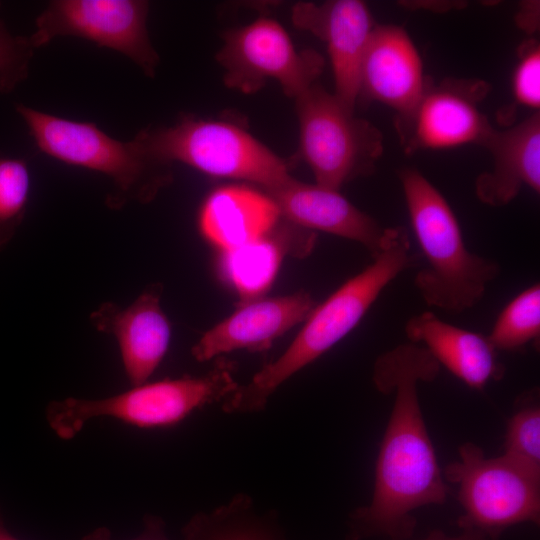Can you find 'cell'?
I'll return each instance as SVG.
<instances>
[{
	"instance_id": "obj_16",
	"label": "cell",
	"mask_w": 540,
	"mask_h": 540,
	"mask_svg": "<svg viewBox=\"0 0 540 540\" xmlns=\"http://www.w3.org/2000/svg\"><path fill=\"white\" fill-rule=\"evenodd\" d=\"M281 216L299 227L319 230L356 241L375 257L382 249L389 228L359 210L339 191L294 178L268 191Z\"/></svg>"
},
{
	"instance_id": "obj_15",
	"label": "cell",
	"mask_w": 540,
	"mask_h": 540,
	"mask_svg": "<svg viewBox=\"0 0 540 540\" xmlns=\"http://www.w3.org/2000/svg\"><path fill=\"white\" fill-rule=\"evenodd\" d=\"M315 307L314 299L305 291L248 302L206 331L191 354L203 362L235 350L263 351L306 320Z\"/></svg>"
},
{
	"instance_id": "obj_10",
	"label": "cell",
	"mask_w": 540,
	"mask_h": 540,
	"mask_svg": "<svg viewBox=\"0 0 540 540\" xmlns=\"http://www.w3.org/2000/svg\"><path fill=\"white\" fill-rule=\"evenodd\" d=\"M222 39L217 61L224 69V82L244 93L258 91L271 79L295 99L315 84L324 67L319 53L298 51L274 19L259 18L230 29Z\"/></svg>"
},
{
	"instance_id": "obj_26",
	"label": "cell",
	"mask_w": 540,
	"mask_h": 540,
	"mask_svg": "<svg viewBox=\"0 0 540 540\" xmlns=\"http://www.w3.org/2000/svg\"><path fill=\"white\" fill-rule=\"evenodd\" d=\"M512 91L516 102L538 110L540 107V47L534 39L519 50V60L513 72Z\"/></svg>"
},
{
	"instance_id": "obj_20",
	"label": "cell",
	"mask_w": 540,
	"mask_h": 540,
	"mask_svg": "<svg viewBox=\"0 0 540 540\" xmlns=\"http://www.w3.org/2000/svg\"><path fill=\"white\" fill-rule=\"evenodd\" d=\"M275 229V228H274ZM223 251L220 267L224 277L237 291L240 304L254 301L264 294L274 281L283 255L288 252L290 234L284 229Z\"/></svg>"
},
{
	"instance_id": "obj_7",
	"label": "cell",
	"mask_w": 540,
	"mask_h": 540,
	"mask_svg": "<svg viewBox=\"0 0 540 540\" xmlns=\"http://www.w3.org/2000/svg\"><path fill=\"white\" fill-rule=\"evenodd\" d=\"M444 476L458 486L462 529L478 530L498 540L512 525L539 524V469L505 454L486 458L481 447L467 442L459 447V460L445 467Z\"/></svg>"
},
{
	"instance_id": "obj_3",
	"label": "cell",
	"mask_w": 540,
	"mask_h": 540,
	"mask_svg": "<svg viewBox=\"0 0 540 540\" xmlns=\"http://www.w3.org/2000/svg\"><path fill=\"white\" fill-rule=\"evenodd\" d=\"M413 232L426 260L415 277L425 303L460 313L475 306L500 273L499 264L470 252L447 200L419 171L399 174Z\"/></svg>"
},
{
	"instance_id": "obj_11",
	"label": "cell",
	"mask_w": 540,
	"mask_h": 540,
	"mask_svg": "<svg viewBox=\"0 0 540 540\" xmlns=\"http://www.w3.org/2000/svg\"><path fill=\"white\" fill-rule=\"evenodd\" d=\"M488 92L489 85L479 79L430 82L416 106L407 115L396 117V130L406 153L482 145L493 129L479 108Z\"/></svg>"
},
{
	"instance_id": "obj_6",
	"label": "cell",
	"mask_w": 540,
	"mask_h": 540,
	"mask_svg": "<svg viewBox=\"0 0 540 540\" xmlns=\"http://www.w3.org/2000/svg\"><path fill=\"white\" fill-rule=\"evenodd\" d=\"M136 136L163 163L180 162L210 176L247 180L267 192L291 178L285 160L231 123L187 115L172 126L149 127Z\"/></svg>"
},
{
	"instance_id": "obj_14",
	"label": "cell",
	"mask_w": 540,
	"mask_h": 540,
	"mask_svg": "<svg viewBox=\"0 0 540 540\" xmlns=\"http://www.w3.org/2000/svg\"><path fill=\"white\" fill-rule=\"evenodd\" d=\"M430 82L408 33L394 25L374 26L361 65L359 98L385 104L402 117Z\"/></svg>"
},
{
	"instance_id": "obj_17",
	"label": "cell",
	"mask_w": 540,
	"mask_h": 540,
	"mask_svg": "<svg viewBox=\"0 0 540 540\" xmlns=\"http://www.w3.org/2000/svg\"><path fill=\"white\" fill-rule=\"evenodd\" d=\"M494 160L490 172L475 182L478 199L500 207L511 202L523 186L540 191V116H532L506 130H491L484 143Z\"/></svg>"
},
{
	"instance_id": "obj_19",
	"label": "cell",
	"mask_w": 540,
	"mask_h": 540,
	"mask_svg": "<svg viewBox=\"0 0 540 540\" xmlns=\"http://www.w3.org/2000/svg\"><path fill=\"white\" fill-rule=\"evenodd\" d=\"M280 217L270 196L227 186L207 197L199 214V228L207 240L227 251L267 235Z\"/></svg>"
},
{
	"instance_id": "obj_28",
	"label": "cell",
	"mask_w": 540,
	"mask_h": 540,
	"mask_svg": "<svg viewBox=\"0 0 540 540\" xmlns=\"http://www.w3.org/2000/svg\"><path fill=\"white\" fill-rule=\"evenodd\" d=\"M424 540H495L488 535L474 529H462L456 536H448L442 531L435 530Z\"/></svg>"
},
{
	"instance_id": "obj_22",
	"label": "cell",
	"mask_w": 540,
	"mask_h": 540,
	"mask_svg": "<svg viewBox=\"0 0 540 540\" xmlns=\"http://www.w3.org/2000/svg\"><path fill=\"white\" fill-rule=\"evenodd\" d=\"M540 335V286L533 284L513 298L496 319L488 340L496 351H515Z\"/></svg>"
},
{
	"instance_id": "obj_5",
	"label": "cell",
	"mask_w": 540,
	"mask_h": 540,
	"mask_svg": "<svg viewBox=\"0 0 540 540\" xmlns=\"http://www.w3.org/2000/svg\"><path fill=\"white\" fill-rule=\"evenodd\" d=\"M239 384L229 363L220 361L204 375L163 379L132 386L97 399L67 397L46 407V420L61 439L74 438L92 419L110 417L139 428L171 427L195 410L226 400Z\"/></svg>"
},
{
	"instance_id": "obj_30",
	"label": "cell",
	"mask_w": 540,
	"mask_h": 540,
	"mask_svg": "<svg viewBox=\"0 0 540 540\" xmlns=\"http://www.w3.org/2000/svg\"><path fill=\"white\" fill-rule=\"evenodd\" d=\"M0 540H18L12 536L4 527L0 517Z\"/></svg>"
},
{
	"instance_id": "obj_4",
	"label": "cell",
	"mask_w": 540,
	"mask_h": 540,
	"mask_svg": "<svg viewBox=\"0 0 540 540\" xmlns=\"http://www.w3.org/2000/svg\"><path fill=\"white\" fill-rule=\"evenodd\" d=\"M15 109L42 153L109 178L105 204L112 210L131 202L148 203L172 181L171 165L152 157L137 136L124 142L92 122L62 118L20 103Z\"/></svg>"
},
{
	"instance_id": "obj_13",
	"label": "cell",
	"mask_w": 540,
	"mask_h": 540,
	"mask_svg": "<svg viewBox=\"0 0 540 540\" xmlns=\"http://www.w3.org/2000/svg\"><path fill=\"white\" fill-rule=\"evenodd\" d=\"M161 293V284H151L129 305L103 302L89 317L97 331L117 341L132 386L148 381L170 345L171 325L161 307Z\"/></svg>"
},
{
	"instance_id": "obj_8",
	"label": "cell",
	"mask_w": 540,
	"mask_h": 540,
	"mask_svg": "<svg viewBox=\"0 0 540 540\" xmlns=\"http://www.w3.org/2000/svg\"><path fill=\"white\" fill-rule=\"evenodd\" d=\"M300 155L315 184L337 190L372 174L383 153V135L333 93L313 84L295 98Z\"/></svg>"
},
{
	"instance_id": "obj_9",
	"label": "cell",
	"mask_w": 540,
	"mask_h": 540,
	"mask_svg": "<svg viewBox=\"0 0 540 540\" xmlns=\"http://www.w3.org/2000/svg\"><path fill=\"white\" fill-rule=\"evenodd\" d=\"M149 3L142 0H54L38 15L29 40L34 48L56 37H77L126 56L154 77L159 55L147 29Z\"/></svg>"
},
{
	"instance_id": "obj_2",
	"label": "cell",
	"mask_w": 540,
	"mask_h": 540,
	"mask_svg": "<svg viewBox=\"0 0 540 540\" xmlns=\"http://www.w3.org/2000/svg\"><path fill=\"white\" fill-rule=\"evenodd\" d=\"M413 264L405 229L390 228L372 263L316 306L284 353L239 385L224 401L223 410L244 414L264 409L279 386L352 331L387 285Z\"/></svg>"
},
{
	"instance_id": "obj_21",
	"label": "cell",
	"mask_w": 540,
	"mask_h": 540,
	"mask_svg": "<svg viewBox=\"0 0 540 540\" xmlns=\"http://www.w3.org/2000/svg\"><path fill=\"white\" fill-rule=\"evenodd\" d=\"M182 540H285L275 524L254 510L251 498L234 496L213 511L194 515Z\"/></svg>"
},
{
	"instance_id": "obj_23",
	"label": "cell",
	"mask_w": 540,
	"mask_h": 540,
	"mask_svg": "<svg viewBox=\"0 0 540 540\" xmlns=\"http://www.w3.org/2000/svg\"><path fill=\"white\" fill-rule=\"evenodd\" d=\"M31 190L27 163L0 156V251L13 239L26 215Z\"/></svg>"
},
{
	"instance_id": "obj_1",
	"label": "cell",
	"mask_w": 540,
	"mask_h": 540,
	"mask_svg": "<svg viewBox=\"0 0 540 540\" xmlns=\"http://www.w3.org/2000/svg\"><path fill=\"white\" fill-rule=\"evenodd\" d=\"M439 363L423 346L403 343L375 362L373 382L382 393H395L394 405L380 446L369 505L351 514L349 540L384 535L408 538L416 525L415 509L443 504L449 489L422 416L418 384L433 381Z\"/></svg>"
},
{
	"instance_id": "obj_25",
	"label": "cell",
	"mask_w": 540,
	"mask_h": 540,
	"mask_svg": "<svg viewBox=\"0 0 540 540\" xmlns=\"http://www.w3.org/2000/svg\"><path fill=\"white\" fill-rule=\"evenodd\" d=\"M34 49L29 37L11 34L0 20V93L12 92L28 77Z\"/></svg>"
},
{
	"instance_id": "obj_24",
	"label": "cell",
	"mask_w": 540,
	"mask_h": 540,
	"mask_svg": "<svg viewBox=\"0 0 540 540\" xmlns=\"http://www.w3.org/2000/svg\"><path fill=\"white\" fill-rule=\"evenodd\" d=\"M504 454L540 470V408L525 404L510 418L505 435Z\"/></svg>"
},
{
	"instance_id": "obj_12",
	"label": "cell",
	"mask_w": 540,
	"mask_h": 540,
	"mask_svg": "<svg viewBox=\"0 0 540 540\" xmlns=\"http://www.w3.org/2000/svg\"><path fill=\"white\" fill-rule=\"evenodd\" d=\"M291 16L296 27L326 43L335 83L333 94L354 110L360 93L361 65L374 28L367 5L359 0L299 2Z\"/></svg>"
},
{
	"instance_id": "obj_27",
	"label": "cell",
	"mask_w": 540,
	"mask_h": 540,
	"mask_svg": "<svg viewBox=\"0 0 540 540\" xmlns=\"http://www.w3.org/2000/svg\"><path fill=\"white\" fill-rule=\"evenodd\" d=\"M82 540H113L111 532L106 527H98L89 534L85 535ZM132 540H170L166 533L164 522L156 516H147L144 520V530L136 538Z\"/></svg>"
},
{
	"instance_id": "obj_18",
	"label": "cell",
	"mask_w": 540,
	"mask_h": 540,
	"mask_svg": "<svg viewBox=\"0 0 540 540\" xmlns=\"http://www.w3.org/2000/svg\"><path fill=\"white\" fill-rule=\"evenodd\" d=\"M405 332L411 343H422L439 365L471 388L482 390L504 375V366L487 336L447 323L433 312L411 317Z\"/></svg>"
},
{
	"instance_id": "obj_29",
	"label": "cell",
	"mask_w": 540,
	"mask_h": 540,
	"mask_svg": "<svg viewBox=\"0 0 540 540\" xmlns=\"http://www.w3.org/2000/svg\"><path fill=\"white\" fill-rule=\"evenodd\" d=\"M538 4L535 2H528L522 5L521 10L519 11L518 22L520 26L527 31L535 30L536 22L538 23V10H536Z\"/></svg>"
}]
</instances>
